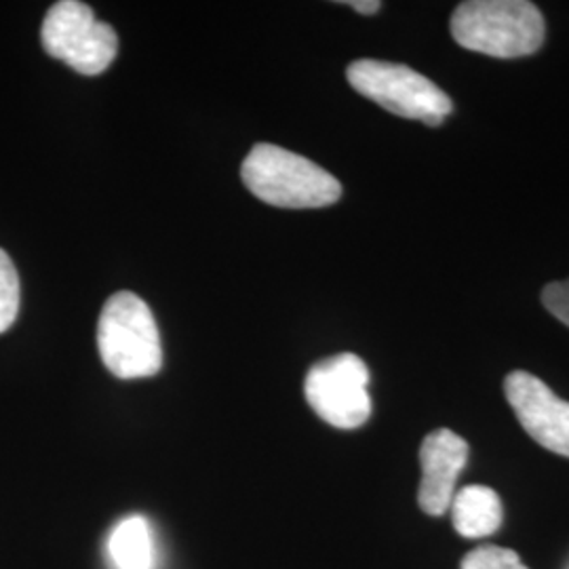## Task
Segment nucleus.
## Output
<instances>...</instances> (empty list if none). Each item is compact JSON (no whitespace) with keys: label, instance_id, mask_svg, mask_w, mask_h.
I'll use <instances>...</instances> for the list:
<instances>
[{"label":"nucleus","instance_id":"1","mask_svg":"<svg viewBox=\"0 0 569 569\" xmlns=\"http://www.w3.org/2000/svg\"><path fill=\"white\" fill-rule=\"evenodd\" d=\"M451 37L468 51L512 60L536 53L545 42V18L528 0H468L449 21Z\"/></svg>","mask_w":569,"mask_h":569},{"label":"nucleus","instance_id":"2","mask_svg":"<svg viewBox=\"0 0 569 569\" xmlns=\"http://www.w3.org/2000/svg\"><path fill=\"white\" fill-rule=\"evenodd\" d=\"M241 176L251 194L283 209H319L342 197V186L323 167L274 143L253 146Z\"/></svg>","mask_w":569,"mask_h":569},{"label":"nucleus","instance_id":"3","mask_svg":"<svg viewBox=\"0 0 569 569\" xmlns=\"http://www.w3.org/2000/svg\"><path fill=\"white\" fill-rule=\"evenodd\" d=\"M103 366L121 380L152 378L163 367L159 327L150 306L131 291H119L103 305L98 323Z\"/></svg>","mask_w":569,"mask_h":569},{"label":"nucleus","instance_id":"4","mask_svg":"<svg viewBox=\"0 0 569 569\" xmlns=\"http://www.w3.org/2000/svg\"><path fill=\"white\" fill-rule=\"evenodd\" d=\"M346 79L367 100L397 117L427 122L428 127H439L453 110L443 89L403 63L352 61L346 70Z\"/></svg>","mask_w":569,"mask_h":569},{"label":"nucleus","instance_id":"5","mask_svg":"<svg viewBox=\"0 0 569 569\" xmlns=\"http://www.w3.org/2000/svg\"><path fill=\"white\" fill-rule=\"evenodd\" d=\"M41 41L51 58L84 77L102 74L119 51L112 26L96 20L93 9L79 0H60L47 11Z\"/></svg>","mask_w":569,"mask_h":569},{"label":"nucleus","instance_id":"6","mask_svg":"<svg viewBox=\"0 0 569 569\" xmlns=\"http://www.w3.org/2000/svg\"><path fill=\"white\" fill-rule=\"evenodd\" d=\"M369 369L363 359L352 352H342L310 367L305 392L308 406L340 430L363 427L371 416Z\"/></svg>","mask_w":569,"mask_h":569},{"label":"nucleus","instance_id":"7","mask_svg":"<svg viewBox=\"0 0 569 569\" xmlns=\"http://www.w3.org/2000/svg\"><path fill=\"white\" fill-rule=\"evenodd\" d=\"M505 392L529 437L552 453L569 458V401L559 399L540 378L528 371L509 373Z\"/></svg>","mask_w":569,"mask_h":569},{"label":"nucleus","instance_id":"8","mask_svg":"<svg viewBox=\"0 0 569 569\" xmlns=\"http://www.w3.org/2000/svg\"><path fill=\"white\" fill-rule=\"evenodd\" d=\"M468 462V443L449 428L427 435L420 448L422 483L418 491L420 509L430 517H441L451 507L456 481Z\"/></svg>","mask_w":569,"mask_h":569},{"label":"nucleus","instance_id":"9","mask_svg":"<svg viewBox=\"0 0 569 569\" xmlns=\"http://www.w3.org/2000/svg\"><path fill=\"white\" fill-rule=\"evenodd\" d=\"M106 557L112 569H157L159 550L150 521L142 515H129L110 529Z\"/></svg>","mask_w":569,"mask_h":569},{"label":"nucleus","instance_id":"10","mask_svg":"<svg viewBox=\"0 0 569 569\" xmlns=\"http://www.w3.org/2000/svg\"><path fill=\"white\" fill-rule=\"evenodd\" d=\"M451 521L462 538H488L502 526V500L491 488L468 486L451 500Z\"/></svg>","mask_w":569,"mask_h":569},{"label":"nucleus","instance_id":"11","mask_svg":"<svg viewBox=\"0 0 569 569\" xmlns=\"http://www.w3.org/2000/svg\"><path fill=\"white\" fill-rule=\"evenodd\" d=\"M20 274L11 258L0 249V333L16 323L20 312Z\"/></svg>","mask_w":569,"mask_h":569},{"label":"nucleus","instance_id":"12","mask_svg":"<svg viewBox=\"0 0 569 569\" xmlns=\"http://www.w3.org/2000/svg\"><path fill=\"white\" fill-rule=\"evenodd\" d=\"M462 569H529L515 550L479 547L462 559Z\"/></svg>","mask_w":569,"mask_h":569},{"label":"nucleus","instance_id":"13","mask_svg":"<svg viewBox=\"0 0 569 569\" xmlns=\"http://www.w3.org/2000/svg\"><path fill=\"white\" fill-rule=\"evenodd\" d=\"M542 305L555 319L569 327V279L547 284L542 291Z\"/></svg>","mask_w":569,"mask_h":569},{"label":"nucleus","instance_id":"14","mask_svg":"<svg viewBox=\"0 0 569 569\" xmlns=\"http://www.w3.org/2000/svg\"><path fill=\"white\" fill-rule=\"evenodd\" d=\"M346 4L350 9H355L357 13H363V16H373V13H378L382 9V2H378V0H350Z\"/></svg>","mask_w":569,"mask_h":569}]
</instances>
